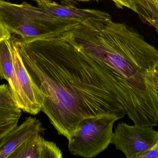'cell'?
I'll return each instance as SVG.
<instances>
[{
	"mask_svg": "<svg viewBox=\"0 0 158 158\" xmlns=\"http://www.w3.org/2000/svg\"><path fill=\"white\" fill-rule=\"evenodd\" d=\"M37 92L41 110L68 140L89 117L126 115L100 63L70 30L30 40L13 38Z\"/></svg>",
	"mask_w": 158,
	"mask_h": 158,
	"instance_id": "cell-1",
	"label": "cell"
},
{
	"mask_svg": "<svg viewBox=\"0 0 158 158\" xmlns=\"http://www.w3.org/2000/svg\"><path fill=\"white\" fill-rule=\"evenodd\" d=\"M70 32L84 50L102 64L111 82H132L158 64V50L124 23L92 19Z\"/></svg>",
	"mask_w": 158,
	"mask_h": 158,
	"instance_id": "cell-2",
	"label": "cell"
},
{
	"mask_svg": "<svg viewBox=\"0 0 158 158\" xmlns=\"http://www.w3.org/2000/svg\"><path fill=\"white\" fill-rule=\"evenodd\" d=\"M0 20L11 34L23 40L70 30L81 23L53 15L27 2L15 4L5 0H0Z\"/></svg>",
	"mask_w": 158,
	"mask_h": 158,
	"instance_id": "cell-3",
	"label": "cell"
},
{
	"mask_svg": "<svg viewBox=\"0 0 158 158\" xmlns=\"http://www.w3.org/2000/svg\"><path fill=\"white\" fill-rule=\"evenodd\" d=\"M119 119L116 116L84 119L68 140L69 152L76 156L95 157L111 144L113 126Z\"/></svg>",
	"mask_w": 158,
	"mask_h": 158,
	"instance_id": "cell-4",
	"label": "cell"
},
{
	"mask_svg": "<svg viewBox=\"0 0 158 158\" xmlns=\"http://www.w3.org/2000/svg\"><path fill=\"white\" fill-rule=\"evenodd\" d=\"M158 139V131L152 127L121 122L113 132L111 144L127 158H139L154 145Z\"/></svg>",
	"mask_w": 158,
	"mask_h": 158,
	"instance_id": "cell-5",
	"label": "cell"
},
{
	"mask_svg": "<svg viewBox=\"0 0 158 158\" xmlns=\"http://www.w3.org/2000/svg\"><path fill=\"white\" fill-rule=\"evenodd\" d=\"M11 40L13 63L21 90V110L35 116L41 111L37 92L12 37Z\"/></svg>",
	"mask_w": 158,
	"mask_h": 158,
	"instance_id": "cell-6",
	"label": "cell"
},
{
	"mask_svg": "<svg viewBox=\"0 0 158 158\" xmlns=\"http://www.w3.org/2000/svg\"><path fill=\"white\" fill-rule=\"evenodd\" d=\"M41 122L36 118H27L22 124L17 125L0 141V158H9L24 142L37 134L45 130Z\"/></svg>",
	"mask_w": 158,
	"mask_h": 158,
	"instance_id": "cell-7",
	"label": "cell"
},
{
	"mask_svg": "<svg viewBox=\"0 0 158 158\" xmlns=\"http://www.w3.org/2000/svg\"><path fill=\"white\" fill-rule=\"evenodd\" d=\"M39 7L49 14L58 17L75 19L84 23L91 19L107 21L111 19L109 13L100 10L79 8L72 5H64L51 0H35Z\"/></svg>",
	"mask_w": 158,
	"mask_h": 158,
	"instance_id": "cell-8",
	"label": "cell"
},
{
	"mask_svg": "<svg viewBox=\"0 0 158 158\" xmlns=\"http://www.w3.org/2000/svg\"><path fill=\"white\" fill-rule=\"evenodd\" d=\"M63 153L56 144L46 141L40 134L32 135L9 158H62Z\"/></svg>",
	"mask_w": 158,
	"mask_h": 158,
	"instance_id": "cell-9",
	"label": "cell"
},
{
	"mask_svg": "<svg viewBox=\"0 0 158 158\" xmlns=\"http://www.w3.org/2000/svg\"><path fill=\"white\" fill-rule=\"evenodd\" d=\"M11 39L0 43V78L7 81L12 99L21 110V90L13 63Z\"/></svg>",
	"mask_w": 158,
	"mask_h": 158,
	"instance_id": "cell-10",
	"label": "cell"
},
{
	"mask_svg": "<svg viewBox=\"0 0 158 158\" xmlns=\"http://www.w3.org/2000/svg\"><path fill=\"white\" fill-rule=\"evenodd\" d=\"M21 110L0 109V141L18 124Z\"/></svg>",
	"mask_w": 158,
	"mask_h": 158,
	"instance_id": "cell-11",
	"label": "cell"
},
{
	"mask_svg": "<svg viewBox=\"0 0 158 158\" xmlns=\"http://www.w3.org/2000/svg\"><path fill=\"white\" fill-rule=\"evenodd\" d=\"M0 109L11 110L19 109L12 99L8 84H0Z\"/></svg>",
	"mask_w": 158,
	"mask_h": 158,
	"instance_id": "cell-12",
	"label": "cell"
},
{
	"mask_svg": "<svg viewBox=\"0 0 158 158\" xmlns=\"http://www.w3.org/2000/svg\"><path fill=\"white\" fill-rule=\"evenodd\" d=\"M119 8L127 7L139 15L142 18L143 14V7L140 0H111Z\"/></svg>",
	"mask_w": 158,
	"mask_h": 158,
	"instance_id": "cell-13",
	"label": "cell"
},
{
	"mask_svg": "<svg viewBox=\"0 0 158 158\" xmlns=\"http://www.w3.org/2000/svg\"><path fill=\"white\" fill-rule=\"evenodd\" d=\"M144 21L154 26L158 32V6L152 4L150 5Z\"/></svg>",
	"mask_w": 158,
	"mask_h": 158,
	"instance_id": "cell-14",
	"label": "cell"
},
{
	"mask_svg": "<svg viewBox=\"0 0 158 158\" xmlns=\"http://www.w3.org/2000/svg\"><path fill=\"white\" fill-rule=\"evenodd\" d=\"M139 158H158V139L154 145Z\"/></svg>",
	"mask_w": 158,
	"mask_h": 158,
	"instance_id": "cell-15",
	"label": "cell"
},
{
	"mask_svg": "<svg viewBox=\"0 0 158 158\" xmlns=\"http://www.w3.org/2000/svg\"><path fill=\"white\" fill-rule=\"evenodd\" d=\"M10 32L5 28L0 20V43L4 40L10 39L12 37Z\"/></svg>",
	"mask_w": 158,
	"mask_h": 158,
	"instance_id": "cell-16",
	"label": "cell"
},
{
	"mask_svg": "<svg viewBox=\"0 0 158 158\" xmlns=\"http://www.w3.org/2000/svg\"><path fill=\"white\" fill-rule=\"evenodd\" d=\"M142 2V6L144 9H146L148 8L150 4L154 5L156 6H158V0H140Z\"/></svg>",
	"mask_w": 158,
	"mask_h": 158,
	"instance_id": "cell-17",
	"label": "cell"
},
{
	"mask_svg": "<svg viewBox=\"0 0 158 158\" xmlns=\"http://www.w3.org/2000/svg\"><path fill=\"white\" fill-rule=\"evenodd\" d=\"M153 83L158 104V73L155 70L153 74Z\"/></svg>",
	"mask_w": 158,
	"mask_h": 158,
	"instance_id": "cell-18",
	"label": "cell"
},
{
	"mask_svg": "<svg viewBox=\"0 0 158 158\" xmlns=\"http://www.w3.org/2000/svg\"><path fill=\"white\" fill-rule=\"evenodd\" d=\"M155 71L158 73V64L157 66H156V69H155Z\"/></svg>",
	"mask_w": 158,
	"mask_h": 158,
	"instance_id": "cell-19",
	"label": "cell"
},
{
	"mask_svg": "<svg viewBox=\"0 0 158 158\" xmlns=\"http://www.w3.org/2000/svg\"><path fill=\"white\" fill-rule=\"evenodd\" d=\"M77 1H83V2H86V1H89V0H77Z\"/></svg>",
	"mask_w": 158,
	"mask_h": 158,
	"instance_id": "cell-20",
	"label": "cell"
},
{
	"mask_svg": "<svg viewBox=\"0 0 158 158\" xmlns=\"http://www.w3.org/2000/svg\"><path fill=\"white\" fill-rule=\"evenodd\" d=\"M34 1H35V0H34Z\"/></svg>",
	"mask_w": 158,
	"mask_h": 158,
	"instance_id": "cell-21",
	"label": "cell"
}]
</instances>
